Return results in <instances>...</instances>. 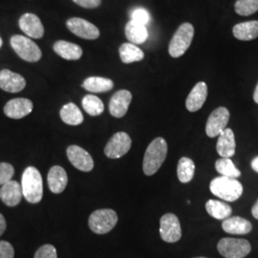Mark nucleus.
Here are the masks:
<instances>
[{
  "instance_id": "obj_19",
  "label": "nucleus",
  "mask_w": 258,
  "mask_h": 258,
  "mask_svg": "<svg viewBox=\"0 0 258 258\" xmlns=\"http://www.w3.org/2000/svg\"><path fill=\"white\" fill-rule=\"evenodd\" d=\"M48 185L53 194H61L68 183V177L64 169L59 166H53L48 173Z\"/></svg>"
},
{
  "instance_id": "obj_40",
  "label": "nucleus",
  "mask_w": 258,
  "mask_h": 258,
  "mask_svg": "<svg viewBox=\"0 0 258 258\" xmlns=\"http://www.w3.org/2000/svg\"><path fill=\"white\" fill-rule=\"evenodd\" d=\"M250 166H251V168H252L255 172H257L258 173V156L255 157V158L251 161Z\"/></svg>"
},
{
  "instance_id": "obj_12",
  "label": "nucleus",
  "mask_w": 258,
  "mask_h": 258,
  "mask_svg": "<svg viewBox=\"0 0 258 258\" xmlns=\"http://www.w3.org/2000/svg\"><path fill=\"white\" fill-rule=\"evenodd\" d=\"M67 157L70 163L81 171L88 172L94 167V161L91 155L79 146H70L67 148Z\"/></svg>"
},
{
  "instance_id": "obj_29",
  "label": "nucleus",
  "mask_w": 258,
  "mask_h": 258,
  "mask_svg": "<svg viewBox=\"0 0 258 258\" xmlns=\"http://www.w3.org/2000/svg\"><path fill=\"white\" fill-rule=\"evenodd\" d=\"M194 173L195 165L194 161L187 157L181 158L177 166V175L179 181L183 184L189 183L194 178Z\"/></svg>"
},
{
  "instance_id": "obj_33",
  "label": "nucleus",
  "mask_w": 258,
  "mask_h": 258,
  "mask_svg": "<svg viewBox=\"0 0 258 258\" xmlns=\"http://www.w3.org/2000/svg\"><path fill=\"white\" fill-rule=\"evenodd\" d=\"M15 174V168L8 163H0V184H6L12 180Z\"/></svg>"
},
{
  "instance_id": "obj_21",
  "label": "nucleus",
  "mask_w": 258,
  "mask_h": 258,
  "mask_svg": "<svg viewBox=\"0 0 258 258\" xmlns=\"http://www.w3.org/2000/svg\"><path fill=\"white\" fill-rule=\"evenodd\" d=\"M222 229L231 234H247L251 231L250 222L239 216L228 217L222 223Z\"/></svg>"
},
{
  "instance_id": "obj_20",
  "label": "nucleus",
  "mask_w": 258,
  "mask_h": 258,
  "mask_svg": "<svg viewBox=\"0 0 258 258\" xmlns=\"http://www.w3.org/2000/svg\"><path fill=\"white\" fill-rule=\"evenodd\" d=\"M236 143L233 131L231 128H226L218 136L216 149L222 158H231L235 153Z\"/></svg>"
},
{
  "instance_id": "obj_2",
  "label": "nucleus",
  "mask_w": 258,
  "mask_h": 258,
  "mask_svg": "<svg viewBox=\"0 0 258 258\" xmlns=\"http://www.w3.org/2000/svg\"><path fill=\"white\" fill-rule=\"evenodd\" d=\"M21 188L24 198L29 203L40 202L43 196V182L40 172L34 166L27 167L21 179Z\"/></svg>"
},
{
  "instance_id": "obj_30",
  "label": "nucleus",
  "mask_w": 258,
  "mask_h": 258,
  "mask_svg": "<svg viewBox=\"0 0 258 258\" xmlns=\"http://www.w3.org/2000/svg\"><path fill=\"white\" fill-rule=\"evenodd\" d=\"M215 168L217 172L224 177L236 179L241 175L239 169L234 166L231 158H221L216 161Z\"/></svg>"
},
{
  "instance_id": "obj_35",
  "label": "nucleus",
  "mask_w": 258,
  "mask_h": 258,
  "mask_svg": "<svg viewBox=\"0 0 258 258\" xmlns=\"http://www.w3.org/2000/svg\"><path fill=\"white\" fill-rule=\"evenodd\" d=\"M34 258H57L56 249L53 245H43L37 249Z\"/></svg>"
},
{
  "instance_id": "obj_24",
  "label": "nucleus",
  "mask_w": 258,
  "mask_h": 258,
  "mask_svg": "<svg viewBox=\"0 0 258 258\" xmlns=\"http://www.w3.org/2000/svg\"><path fill=\"white\" fill-rule=\"evenodd\" d=\"M125 36L130 43H133L135 45L142 44L148 39V29L143 24L130 20L125 26Z\"/></svg>"
},
{
  "instance_id": "obj_37",
  "label": "nucleus",
  "mask_w": 258,
  "mask_h": 258,
  "mask_svg": "<svg viewBox=\"0 0 258 258\" xmlns=\"http://www.w3.org/2000/svg\"><path fill=\"white\" fill-rule=\"evenodd\" d=\"M79 6L86 9H95L99 7L102 3V0H73Z\"/></svg>"
},
{
  "instance_id": "obj_5",
  "label": "nucleus",
  "mask_w": 258,
  "mask_h": 258,
  "mask_svg": "<svg viewBox=\"0 0 258 258\" xmlns=\"http://www.w3.org/2000/svg\"><path fill=\"white\" fill-rule=\"evenodd\" d=\"M11 46L20 58L28 62H37L41 56L42 52L31 38L20 35L11 37Z\"/></svg>"
},
{
  "instance_id": "obj_23",
  "label": "nucleus",
  "mask_w": 258,
  "mask_h": 258,
  "mask_svg": "<svg viewBox=\"0 0 258 258\" xmlns=\"http://www.w3.org/2000/svg\"><path fill=\"white\" fill-rule=\"evenodd\" d=\"M233 36L239 40L249 41L258 37V21H247L236 24L232 29Z\"/></svg>"
},
{
  "instance_id": "obj_28",
  "label": "nucleus",
  "mask_w": 258,
  "mask_h": 258,
  "mask_svg": "<svg viewBox=\"0 0 258 258\" xmlns=\"http://www.w3.org/2000/svg\"><path fill=\"white\" fill-rule=\"evenodd\" d=\"M119 52L121 61L126 64L141 61L145 57L143 50L140 49L137 45L130 42L121 44Z\"/></svg>"
},
{
  "instance_id": "obj_4",
  "label": "nucleus",
  "mask_w": 258,
  "mask_h": 258,
  "mask_svg": "<svg viewBox=\"0 0 258 258\" xmlns=\"http://www.w3.org/2000/svg\"><path fill=\"white\" fill-rule=\"evenodd\" d=\"M194 37V27L190 23H183L177 29L174 36L171 38L168 53L172 57H180L184 55L190 46Z\"/></svg>"
},
{
  "instance_id": "obj_13",
  "label": "nucleus",
  "mask_w": 258,
  "mask_h": 258,
  "mask_svg": "<svg viewBox=\"0 0 258 258\" xmlns=\"http://www.w3.org/2000/svg\"><path fill=\"white\" fill-rule=\"evenodd\" d=\"M34 108L32 101L24 98L13 99L4 106V114L11 119H22L28 116Z\"/></svg>"
},
{
  "instance_id": "obj_25",
  "label": "nucleus",
  "mask_w": 258,
  "mask_h": 258,
  "mask_svg": "<svg viewBox=\"0 0 258 258\" xmlns=\"http://www.w3.org/2000/svg\"><path fill=\"white\" fill-rule=\"evenodd\" d=\"M83 87L87 91L92 93H103L110 91L114 87V83L110 79L102 77L87 78L83 83Z\"/></svg>"
},
{
  "instance_id": "obj_32",
  "label": "nucleus",
  "mask_w": 258,
  "mask_h": 258,
  "mask_svg": "<svg viewBox=\"0 0 258 258\" xmlns=\"http://www.w3.org/2000/svg\"><path fill=\"white\" fill-rule=\"evenodd\" d=\"M234 10L239 16H250L258 11V0H237Z\"/></svg>"
},
{
  "instance_id": "obj_27",
  "label": "nucleus",
  "mask_w": 258,
  "mask_h": 258,
  "mask_svg": "<svg viewBox=\"0 0 258 258\" xmlns=\"http://www.w3.org/2000/svg\"><path fill=\"white\" fill-rule=\"evenodd\" d=\"M59 114L62 121L69 125H79L83 121L82 111L73 102L63 105Z\"/></svg>"
},
{
  "instance_id": "obj_34",
  "label": "nucleus",
  "mask_w": 258,
  "mask_h": 258,
  "mask_svg": "<svg viewBox=\"0 0 258 258\" xmlns=\"http://www.w3.org/2000/svg\"><path fill=\"white\" fill-rule=\"evenodd\" d=\"M131 20L147 26V24L150 20V16L147 10L144 8H137L133 10V12L131 13Z\"/></svg>"
},
{
  "instance_id": "obj_18",
  "label": "nucleus",
  "mask_w": 258,
  "mask_h": 258,
  "mask_svg": "<svg viewBox=\"0 0 258 258\" xmlns=\"http://www.w3.org/2000/svg\"><path fill=\"white\" fill-rule=\"evenodd\" d=\"M208 97V86L203 82L197 83L186 98L185 106L189 112L200 110Z\"/></svg>"
},
{
  "instance_id": "obj_7",
  "label": "nucleus",
  "mask_w": 258,
  "mask_h": 258,
  "mask_svg": "<svg viewBox=\"0 0 258 258\" xmlns=\"http://www.w3.org/2000/svg\"><path fill=\"white\" fill-rule=\"evenodd\" d=\"M217 249L224 257L244 258L250 252L251 247L247 240L225 237L218 242Z\"/></svg>"
},
{
  "instance_id": "obj_15",
  "label": "nucleus",
  "mask_w": 258,
  "mask_h": 258,
  "mask_svg": "<svg viewBox=\"0 0 258 258\" xmlns=\"http://www.w3.org/2000/svg\"><path fill=\"white\" fill-rule=\"evenodd\" d=\"M26 86V81L21 75L9 69L0 71V88L6 92L19 93Z\"/></svg>"
},
{
  "instance_id": "obj_1",
  "label": "nucleus",
  "mask_w": 258,
  "mask_h": 258,
  "mask_svg": "<svg viewBox=\"0 0 258 258\" xmlns=\"http://www.w3.org/2000/svg\"><path fill=\"white\" fill-rule=\"evenodd\" d=\"M167 154V144L164 138L154 139L147 148L144 157L143 169L148 176L155 174L164 164Z\"/></svg>"
},
{
  "instance_id": "obj_17",
  "label": "nucleus",
  "mask_w": 258,
  "mask_h": 258,
  "mask_svg": "<svg viewBox=\"0 0 258 258\" xmlns=\"http://www.w3.org/2000/svg\"><path fill=\"white\" fill-rule=\"evenodd\" d=\"M23 197L21 184L17 181L11 180L3 184L0 188V199L8 207L18 206Z\"/></svg>"
},
{
  "instance_id": "obj_43",
  "label": "nucleus",
  "mask_w": 258,
  "mask_h": 258,
  "mask_svg": "<svg viewBox=\"0 0 258 258\" xmlns=\"http://www.w3.org/2000/svg\"><path fill=\"white\" fill-rule=\"evenodd\" d=\"M194 258H207V257H203V256H200V257H194Z\"/></svg>"
},
{
  "instance_id": "obj_39",
  "label": "nucleus",
  "mask_w": 258,
  "mask_h": 258,
  "mask_svg": "<svg viewBox=\"0 0 258 258\" xmlns=\"http://www.w3.org/2000/svg\"><path fill=\"white\" fill-rule=\"evenodd\" d=\"M251 213L255 219H258V200L256 201V203L253 205V207L251 209Z\"/></svg>"
},
{
  "instance_id": "obj_11",
  "label": "nucleus",
  "mask_w": 258,
  "mask_h": 258,
  "mask_svg": "<svg viewBox=\"0 0 258 258\" xmlns=\"http://www.w3.org/2000/svg\"><path fill=\"white\" fill-rule=\"evenodd\" d=\"M66 26L77 37H82L84 39L93 40L100 37L99 29L85 19L80 18L68 19L66 22Z\"/></svg>"
},
{
  "instance_id": "obj_41",
  "label": "nucleus",
  "mask_w": 258,
  "mask_h": 258,
  "mask_svg": "<svg viewBox=\"0 0 258 258\" xmlns=\"http://www.w3.org/2000/svg\"><path fill=\"white\" fill-rule=\"evenodd\" d=\"M253 100H254V102L258 103V83L256 85V88L254 90V93H253Z\"/></svg>"
},
{
  "instance_id": "obj_22",
  "label": "nucleus",
  "mask_w": 258,
  "mask_h": 258,
  "mask_svg": "<svg viewBox=\"0 0 258 258\" xmlns=\"http://www.w3.org/2000/svg\"><path fill=\"white\" fill-rule=\"evenodd\" d=\"M54 51L67 60H78L83 55V49L78 44L65 40H58L54 44Z\"/></svg>"
},
{
  "instance_id": "obj_36",
  "label": "nucleus",
  "mask_w": 258,
  "mask_h": 258,
  "mask_svg": "<svg viewBox=\"0 0 258 258\" xmlns=\"http://www.w3.org/2000/svg\"><path fill=\"white\" fill-rule=\"evenodd\" d=\"M15 249L7 241H0V258H14Z\"/></svg>"
},
{
  "instance_id": "obj_16",
  "label": "nucleus",
  "mask_w": 258,
  "mask_h": 258,
  "mask_svg": "<svg viewBox=\"0 0 258 258\" xmlns=\"http://www.w3.org/2000/svg\"><path fill=\"white\" fill-rule=\"evenodd\" d=\"M132 101V94L128 90H120L115 93L109 102V112L115 118L123 117L128 110Z\"/></svg>"
},
{
  "instance_id": "obj_8",
  "label": "nucleus",
  "mask_w": 258,
  "mask_h": 258,
  "mask_svg": "<svg viewBox=\"0 0 258 258\" xmlns=\"http://www.w3.org/2000/svg\"><path fill=\"white\" fill-rule=\"evenodd\" d=\"M161 238L167 243H175L182 236L181 225L178 217L173 213H166L160 220Z\"/></svg>"
},
{
  "instance_id": "obj_3",
  "label": "nucleus",
  "mask_w": 258,
  "mask_h": 258,
  "mask_svg": "<svg viewBox=\"0 0 258 258\" xmlns=\"http://www.w3.org/2000/svg\"><path fill=\"white\" fill-rule=\"evenodd\" d=\"M210 189L215 196L227 202L236 201L243 194V185L238 180L224 176L214 178Z\"/></svg>"
},
{
  "instance_id": "obj_26",
  "label": "nucleus",
  "mask_w": 258,
  "mask_h": 258,
  "mask_svg": "<svg viewBox=\"0 0 258 258\" xmlns=\"http://www.w3.org/2000/svg\"><path fill=\"white\" fill-rule=\"evenodd\" d=\"M206 210L212 217L218 220L227 219L232 212V209L229 204L212 199L206 204Z\"/></svg>"
},
{
  "instance_id": "obj_14",
  "label": "nucleus",
  "mask_w": 258,
  "mask_h": 258,
  "mask_svg": "<svg viewBox=\"0 0 258 258\" xmlns=\"http://www.w3.org/2000/svg\"><path fill=\"white\" fill-rule=\"evenodd\" d=\"M19 25L27 37L38 39L44 35V27L42 22L35 14H24L19 19Z\"/></svg>"
},
{
  "instance_id": "obj_9",
  "label": "nucleus",
  "mask_w": 258,
  "mask_h": 258,
  "mask_svg": "<svg viewBox=\"0 0 258 258\" xmlns=\"http://www.w3.org/2000/svg\"><path fill=\"white\" fill-rule=\"evenodd\" d=\"M230 120V111L226 107H218L210 115L207 125L206 133L210 138L218 137L222 132L227 128V124Z\"/></svg>"
},
{
  "instance_id": "obj_42",
  "label": "nucleus",
  "mask_w": 258,
  "mask_h": 258,
  "mask_svg": "<svg viewBox=\"0 0 258 258\" xmlns=\"http://www.w3.org/2000/svg\"><path fill=\"white\" fill-rule=\"evenodd\" d=\"M2 43H3V41H2V38L0 37V48L2 46Z\"/></svg>"
},
{
  "instance_id": "obj_6",
  "label": "nucleus",
  "mask_w": 258,
  "mask_h": 258,
  "mask_svg": "<svg viewBox=\"0 0 258 258\" xmlns=\"http://www.w3.org/2000/svg\"><path fill=\"white\" fill-rule=\"evenodd\" d=\"M118 222V215L110 209L97 210L89 217L88 225L97 234H105L114 229Z\"/></svg>"
},
{
  "instance_id": "obj_38",
  "label": "nucleus",
  "mask_w": 258,
  "mask_h": 258,
  "mask_svg": "<svg viewBox=\"0 0 258 258\" xmlns=\"http://www.w3.org/2000/svg\"><path fill=\"white\" fill-rule=\"evenodd\" d=\"M6 220L4 218V216L0 213V236L4 233V231H6Z\"/></svg>"
},
{
  "instance_id": "obj_31",
  "label": "nucleus",
  "mask_w": 258,
  "mask_h": 258,
  "mask_svg": "<svg viewBox=\"0 0 258 258\" xmlns=\"http://www.w3.org/2000/svg\"><path fill=\"white\" fill-rule=\"evenodd\" d=\"M83 109L90 116H99L104 111V104L100 98L87 95L83 99Z\"/></svg>"
},
{
  "instance_id": "obj_10",
  "label": "nucleus",
  "mask_w": 258,
  "mask_h": 258,
  "mask_svg": "<svg viewBox=\"0 0 258 258\" xmlns=\"http://www.w3.org/2000/svg\"><path fill=\"white\" fill-rule=\"evenodd\" d=\"M131 144V138L127 133L118 132L111 137L104 148V153L110 159H119L128 152Z\"/></svg>"
}]
</instances>
